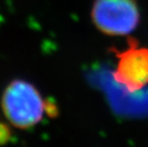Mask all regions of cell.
<instances>
[{
	"label": "cell",
	"instance_id": "obj_1",
	"mask_svg": "<svg viewBox=\"0 0 148 147\" xmlns=\"http://www.w3.org/2000/svg\"><path fill=\"white\" fill-rule=\"evenodd\" d=\"M1 109L9 123L17 129H31L43 120L47 101L29 81L12 80L1 96Z\"/></svg>",
	"mask_w": 148,
	"mask_h": 147
},
{
	"label": "cell",
	"instance_id": "obj_2",
	"mask_svg": "<svg viewBox=\"0 0 148 147\" xmlns=\"http://www.w3.org/2000/svg\"><path fill=\"white\" fill-rule=\"evenodd\" d=\"M90 16L96 29L108 36H129L140 23L138 0H94Z\"/></svg>",
	"mask_w": 148,
	"mask_h": 147
},
{
	"label": "cell",
	"instance_id": "obj_3",
	"mask_svg": "<svg viewBox=\"0 0 148 147\" xmlns=\"http://www.w3.org/2000/svg\"><path fill=\"white\" fill-rule=\"evenodd\" d=\"M116 58L113 79L129 93H136L148 86V48L137 38L128 36L124 50L112 48Z\"/></svg>",
	"mask_w": 148,
	"mask_h": 147
},
{
	"label": "cell",
	"instance_id": "obj_4",
	"mask_svg": "<svg viewBox=\"0 0 148 147\" xmlns=\"http://www.w3.org/2000/svg\"><path fill=\"white\" fill-rule=\"evenodd\" d=\"M12 130L10 126L4 122V121L0 120V145H4L12 139Z\"/></svg>",
	"mask_w": 148,
	"mask_h": 147
}]
</instances>
